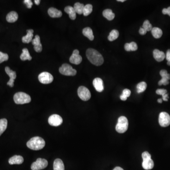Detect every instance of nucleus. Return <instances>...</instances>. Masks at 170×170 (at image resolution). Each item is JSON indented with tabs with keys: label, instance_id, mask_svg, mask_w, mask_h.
Instances as JSON below:
<instances>
[{
	"label": "nucleus",
	"instance_id": "nucleus-25",
	"mask_svg": "<svg viewBox=\"0 0 170 170\" xmlns=\"http://www.w3.org/2000/svg\"><path fill=\"white\" fill-rule=\"evenodd\" d=\"M20 58L22 61H26V60L31 61L32 60V57L30 56L29 50L27 48L23 49L22 53V55H20Z\"/></svg>",
	"mask_w": 170,
	"mask_h": 170
},
{
	"label": "nucleus",
	"instance_id": "nucleus-22",
	"mask_svg": "<svg viewBox=\"0 0 170 170\" xmlns=\"http://www.w3.org/2000/svg\"><path fill=\"white\" fill-rule=\"evenodd\" d=\"M154 166V163L153 160L150 158L149 159L143 160L142 163V167L145 170H151Z\"/></svg>",
	"mask_w": 170,
	"mask_h": 170
},
{
	"label": "nucleus",
	"instance_id": "nucleus-4",
	"mask_svg": "<svg viewBox=\"0 0 170 170\" xmlns=\"http://www.w3.org/2000/svg\"><path fill=\"white\" fill-rule=\"evenodd\" d=\"M128 128V121L125 116H121L118 119V123L116 126V130L120 133L126 132Z\"/></svg>",
	"mask_w": 170,
	"mask_h": 170
},
{
	"label": "nucleus",
	"instance_id": "nucleus-42",
	"mask_svg": "<svg viewBox=\"0 0 170 170\" xmlns=\"http://www.w3.org/2000/svg\"><path fill=\"white\" fill-rule=\"evenodd\" d=\"M147 31L143 27H141L139 30V33L141 35H145Z\"/></svg>",
	"mask_w": 170,
	"mask_h": 170
},
{
	"label": "nucleus",
	"instance_id": "nucleus-13",
	"mask_svg": "<svg viewBox=\"0 0 170 170\" xmlns=\"http://www.w3.org/2000/svg\"><path fill=\"white\" fill-rule=\"evenodd\" d=\"M93 86L95 90L98 92H102L104 90V87L103 81L99 77H96L94 79L93 82Z\"/></svg>",
	"mask_w": 170,
	"mask_h": 170
},
{
	"label": "nucleus",
	"instance_id": "nucleus-49",
	"mask_svg": "<svg viewBox=\"0 0 170 170\" xmlns=\"http://www.w3.org/2000/svg\"><path fill=\"white\" fill-rule=\"evenodd\" d=\"M157 101H158V102L159 103H162L163 102V99L161 98L158 99Z\"/></svg>",
	"mask_w": 170,
	"mask_h": 170
},
{
	"label": "nucleus",
	"instance_id": "nucleus-51",
	"mask_svg": "<svg viewBox=\"0 0 170 170\" xmlns=\"http://www.w3.org/2000/svg\"><path fill=\"white\" fill-rule=\"evenodd\" d=\"M167 65H168L170 66V61L167 62Z\"/></svg>",
	"mask_w": 170,
	"mask_h": 170
},
{
	"label": "nucleus",
	"instance_id": "nucleus-32",
	"mask_svg": "<svg viewBox=\"0 0 170 170\" xmlns=\"http://www.w3.org/2000/svg\"><path fill=\"white\" fill-rule=\"evenodd\" d=\"M142 27L144 28L147 32L151 31V30L153 29L152 25L150 24V22L148 20H146L144 22Z\"/></svg>",
	"mask_w": 170,
	"mask_h": 170
},
{
	"label": "nucleus",
	"instance_id": "nucleus-17",
	"mask_svg": "<svg viewBox=\"0 0 170 170\" xmlns=\"http://www.w3.org/2000/svg\"><path fill=\"white\" fill-rule=\"evenodd\" d=\"M153 56L156 61L160 62L165 59V55L163 52L160 51L158 49H155L154 50Z\"/></svg>",
	"mask_w": 170,
	"mask_h": 170
},
{
	"label": "nucleus",
	"instance_id": "nucleus-27",
	"mask_svg": "<svg viewBox=\"0 0 170 170\" xmlns=\"http://www.w3.org/2000/svg\"><path fill=\"white\" fill-rule=\"evenodd\" d=\"M7 125L8 121L6 119H0V136L6 130Z\"/></svg>",
	"mask_w": 170,
	"mask_h": 170
},
{
	"label": "nucleus",
	"instance_id": "nucleus-11",
	"mask_svg": "<svg viewBox=\"0 0 170 170\" xmlns=\"http://www.w3.org/2000/svg\"><path fill=\"white\" fill-rule=\"evenodd\" d=\"M82 58L80 55V52L78 50H74L70 58V62L73 64L79 65L81 63Z\"/></svg>",
	"mask_w": 170,
	"mask_h": 170
},
{
	"label": "nucleus",
	"instance_id": "nucleus-45",
	"mask_svg": "<svg viewBox=\"0 0 170 170\" xmlns=\"http://www.w3.org/2000/svg\"><path fill=\"white\" fill-rule=\"evenodd\" d=\"M162 97H163V99H163L164 101H168V99L169 98V97H168V94H165L164 95L162 96Z\"/></svg>",
	"mask_w": 170,
	"mask_h": 170
},
{
	"label": "nucleus",
	"instance_id": "nucleus-34",
	"mask_svg": "<svg viewBox=\"0 0 170 170\" xmlns=\"http://www.w3.org/2000/svg\"><path fill=\"white\" fill-rule=\"evenodd\" d=\"M9 56L8 54H4L3 52H0V63H2L4 62L8 61Z\"/></svg>",
	"mask_w": 170,
	"mask_h": 170
},
{
	"label": "nucleus",
	"instance_id": "nucleus-18",
	"mask_svg": "<svg viewBox=\"0 0 170 170\" xmlns=\"http://www.w3.org/2000/svg\"><path fill=\"white\" fill-rule=\"evenodd\" d=\"M27 34L22 38V41L23 43L28 44L32 42L33 37L34 30L33 29H28L27 30Z\"/></svg>",
	"mask_w": 170,
	"mask_h": 170
},
{
	"label": "nucleus",
	"instance_id": "nucleus-36",
	"mask_svg": "<svg viewBox=\"0 0 170 170\" xmlns=\"http://www.w3.org/2000/svg\"><path fill=\"white\" fill-rule=\"evenodd\" d=\"M142 157L143 158V160H145L149 159L151 158V156L150 154L147 151L144 152L142 153Z\"/></svg>",
	"mask_w": 170,
	"mask_h": 170
},
{
	"label": "nucleus",
	"instance_id": "nucleus-39",
	"mask_svg": "<svg viewBox=\"0 0 170 170\" xmlns=\"http://www.w3.org/2000/svg\"><path fill=\"white\" fill-rule=\"evenodd\" d=\"M131 94V91L130 90L128 89H124L123 92V95L124 96H125L126 98H128L130 96Z\"/></svg>",
	"mask_w": 170,
	"mask_h": 170
},
{
	"label": "nucleus",
	"instance_id": "nucleus-14",
	"mask_svg": "<svg viewBox=\"0 0 170 170\" xmlns=\"http://www.w3.org/2000/svg\"><path fill=\"white\" fill-rule=\"evenodd\" d=\"M32 44L34 45V48L35 51L40 52L42 51V45L40 42V38L38 35H36L35 37L32 41Z\"/></svg>",
	"mask_w": 170,
	"mask_h": 170
},
{
	"label": "nucleus",
	"instance_id": "nucleus-9",
	"mask_svg": "<svg viewBox=\"0 0 170 170\" xmlns=\"http://www.w3.org/2000/svg\"><path fill=\"white\" fill-rule=\"evenodd\" d=\"M159 123L163 127H166L170 124V116L166 112H162L159 116Z\"/></svg>",
	"mask_w": 170,
	"mask_h": 170
},
{
	"label": "nucleus",
	"instance_id": "nucleus-7",
	"mask_svg": "<svg viewBox=\"0 0 170 170\" xmlns=\"http://www.w3.org/2000/svg\"><path fill=\"white\" fill-rule=\"evenodd\" d=\"M48 162L45 159L39 158L36 162H34L31 166L32 170H41L44 169L47 166Z\"/></svg>",
	"mask_w": 170,
	"mask_h": 170
},
{
	"label": "nucleus",
	"instance_id": "nucleus-43",
	"mask_svg": "<svg viewBox=\"0 0 170 170\" xmlns=\"http://www.w3.org/2000/svg\"><path fill=\"white\" fill-rule=\"evenodd\" d=\"M165 58L166 59L167 62L170 61V49L167 50L166 54L165 55Z\"/></svg>",
	"mask_w": 170,
	"mask_h": 170
},
{
	"label": "nucleus",
	"instance_id": "nucleus-47",
	"mask_svg": "<svg viewBox=\"0 0 170 170\" xmlns=\"http://www.w3.org/2000/svg\"><path fill=\"white\" fill-rule=\"evenodd\" d=\"M34 2H35L36 5H39L40 3V0H35Z\"/></svg>",
	"mask_w": 170,
	"mask_h": 170
},
{
	"label": "nucleus",
	"instance_id": "nucleus-38",
	"mask_svg": "<svg viewBox=\"0 0 170 170\" xmlns=\"http://www.w3.org/2000/svg\"><path fill=\"white\" fill-rule=\"evenodd\" d=\"M167 91L166 89H158L156 91V93L157 95H164L165 94H167Z\"/></svg>",
	"mask_w": 170,
	"mask_h": 170
},
{
	"label": "nucleus",
	"instance_id": "nucleus-29",
	"mask_svg": "<svg viewBox=\"0 0 170 170\" xmlns=\"http://www.w3.org/2000/svg\"><path fill=\"white\" fill-rule=\"evenodd\" d=\"M119 31L117 30L113 29L110 32L109 35L108 37V39L110 41H113L119 37Z\"/></svg>",
	"mask_w": 170,
	"mask_h": 170
},
{
	"label": "nucleus",
	"instance_id": "nucleus-15",
	"mask_svg": "<svg viewBox=\"0 0 170 170\" xmlns=\"http://www.w3.org/2000/svg\"><path fill=\"white\" fill-rule=\"evenodd\" d=\"M23 162H24L23 157L22 156L18 155L13 156L9 160V163L11 165L22 164Z\"/></svg>",
	"mask_w": 170,
	"mask_h": 170
},
{
	"label": "nucleus",
	"instance_id": "nucleus-48",
	"mask_svg": "<svg viewBox=\"0 0 170 170\" xmlns=\"http://www.w3.org/2000/svg\"><path fill=\"white\" fill-rule=\"evenodd\" d=\"M113 170H124L122 168L120 167H116Z\"/></svg>",
	"mask_w": 170,
	"mask_h": 170
},
{
	"label": "nucleus",
	"instance_id": "nucleus-5",
	"mask_svg": "<svg viewBox=\"0 0 170 170\" xmlns=\"http://www.w3.org/2000/svg\"><path fill=\"white\" fill-rule=\"evenodd\" d=\"M59 72L61 74L65 76H73L76 75V70L73 69L72 66L68 64H63L59 68Z\"/></svg>",
	"mask_w": 170,
	"mask_h": 170
},
{
	"label": "nucleus",
	"instance_id": "nucleus-40",
	"mask_svg": "<svg viewBox=\"0 0 170 170\" xmlns=\"http://www.w3.org/2000/svg\"><path fill=\"white\" fill-rule=\"evenodd\" d=\"M24 3L27 5V8L29 9L31 8L33 4L31 0H25L24 1Z\"/></svg>",
	"mask_w": 170,
	"mask_h": 170
},
{
	"label": "nucleus",
	"instance_id": "nucleus-24",
	"mask_svg": "<svg viewBox=\"0 0 170 170\" xmlns=\"http://www.w3.org/2000/svg\"><path fill=\"white\" fill-rule=\"evenodd\" d=\"M103 15L105 18H106V19L109 21L113 20L115 17L114 13H113V11L111 9H106V10H104L103 12Z\"/></svg>",
	"mask_w": 170,
	"mask_h": 170
},
{
	"label": "nucleus",
	"instance_id": "nucleus-6",
	"mask_svg": "<svg viewBox=\"0 0 170 170\" xmlns=\"http://www.w3.org/2000/svg\"><path fill=\"white\" fill-rule=\"evenodd\" d=\"M77 94L79 98L83 101H88L91 98V93L90 91L84 86H80L77 89Z\"/></svg>",
	"mask_w": 170,
	"mask_h": 170
},
{
	"label": "nucleus",
	"instance_id": "nucleus-2",
	"mask_svg": "<svg viewBox=\"0 0 170 170\" xmlns=\"http://www.w3.org/2000/svg\"><path fill=\"white\" fill-rule=\"evenodd\" d=\"M44 139L39 137H35L30 139L27 143V146L31 150H39L45 146Z\"/></svg>",
	"mask_w": 170,
	"mask_h": 170
},
{
	"label": "nucleus",
	"instance_id": "nucleus-12",
	"mask_svg": "<svg viewBox=\"0 0 170 170\" xmlns=\"http://www.w3.org/2000/svg\"><path fill=\"white\" fill-rule=\"evenodd\" d=\"M5 70L6 73L7 74V75L10 77V80L7 82V84L8 86H10V87H11V88H12L14 86V80H15L16 77H17L16 73L14 71L11 70L9 67H5Z\"/></svg>",
	"mask_w": 170,
	"mask_h": 170
},
{
	"label": "nucleus",
	"instance_id": "nucleus-44",
	"mask_svg": "<svg viewBox=\"0 0 170 170\" xmlns=\"http://www.w3.org/2000/svg\"><path fill=\"white\" fill-rule=\"evenodd\" d=\"M124 49H125V50H126V51H131V49H130V44H129V43H126V44L124 45Z\"/></svg>",
	"mask_w": 170,
	"mask_h": 170
},
{
	"label": "nucleus",
	"instance_id": "nucleus-37",
	"mask_svg": "<svg viewBox=\"0 0 170 170\" xmlns=\"http://www.w3.org/2000/svg\"><path fill=\"white\" fill-rule=\"evenodd\" d=\"M169 84V80L164 79V78H162V79L158 82V85H160V86H161L162 85H167Z\"/></svg>",
	"mask_w": 170,
	"mask_h": 170
},
{
	"label": "nucleus",
	"instance_id": "nucleus-21",
	"mask_svg": "<svg viewBox=\"0 0 170 170\" xmlns=\"http://www.w3.org/2000/svg\"><path fill=\"white\" fill-rule=\"evenodd\" d=\"M82 33L84 36L88 37L90 40L92 41L94 40V36L93 35V32L92 30L89 27H85L83 29Z\"/></svg>",
	"mask_w": 170,
	"mask_h": 170
},
{
	"label": "nucleus",
	"instance_id": "nucleus-46",
	"mask_svg": "<svg viewBox=\"0 0 170 170\" xmlns=\"http://www.w3.org/2000/svg\"><path fill=\"white\" fill-rule=\"evenodd\" d=\"M120 98L121 99V100H123V101H126L127 98H126L125 96H124L123 95H121L120 96Z\"/></svg>",
	"mask_w": 170,
	"mask_h": 170
},
{
	"label": "nucleus",
	"instance_id": "nucleus-33",
	"mask_svg": "<svg viewBox=\"0 0 170 170\" xmlns=\"http://www.w3.org/2000/svg\"><path fill=\"white\" fill-rule=\"evenodd\" d=\"M160 74L161 76L162 77V78H164L168 80H170V74L168 73L167 70H162L160 72Z\"/></svg>",
	"mask_w": 170,
	"mask_h": 170
},
{
	"label": "nucleus",
	"instance_id": "nucleus-10",
	"mask_svg": "<svg viewBox=\"0 0 170 170\" xmlns=\"http://www.w3.org/2000/svg\"><path fill=\"white\" fill-rule=\"evenodd\" d=\"M62 119L60 116L57 114H53L50 116L48 119V123L51 126L57 127L62 124Z\"/></svg>",
	"mask_w": 170,
	"mask_h": 170
},
{
	"label": "nucleus",
	"instance_id": "nucleus-3",
	"mask_svg": "<svg viewBox=\"0 0 170 170\" xmlns=\"http://www.w3.org/2000/svg\"><path fill=\"white\" fill-rule=\"evenodd\" d=\"M14 101L18 105L27 104L31 101V97L28 94L24 92H18L16 93L13 97Z\"/></svg>",
	"mask_w": 170,
	"mask_h": 170
},
{
	"label": "nucleus",
	"instance_id": "nucleus-23",
	"mask_svg": "<svg viewBox=\"0 0 170 170\" xmlns=\"http://www.w3.org/2000/svg\"><path fill=\"white\" fill-rule=\"evenodd\" d=\"M54 170H64V165L63 162L60 159H56L54 163Z\"/></svg>",
	"mask_w": 170,
	"mask_h": 170
},
{
	"label": "nucleus",
	"instance_id": "nucleus-41",
	"mask_svg": "<svg viewBox=\"0 0 170 170\" xmlns=\"http://www.w3.org/2000/svg\"><path fill=\"white\" fill-rule=\"evenodd\" d=\"M163 14H167L170 16V7L168 8H164L162 10Z\"/></svg>",
	"mask_w": 170,
	"mask_h": 170
},
{
	"label": "nucleus",
	"instance_id": "nucleus-35",
	"mask_svg": "<svg viewBox=\"0 0 170 170\" xmlns=\"http://www.w3.org/2000/svg\"><path fill=\"white\" fill-rule=\"evenodd\" d=\"M131 51H135L138 49V45L135 42H132L129 43Z\"/></svg>",
	"mask_w": 170,
	"mask_h": 170
},
{
	"label": "nucleus",
	"instance_id": "nucleus-1",
	"mask_svg": "<svg viewBox=\"0 0 170 170\" xmlns=\"http://www.w3.org/2000/svg\"><path fill=\"white\" fill-rule=\"evenodd\" d=\"M86 55L91 63L95 66H100L104 63V60L102 55L96 50L89 48L87 50Z\"/></svg>",
	"mask_w": 170,
	"mask_h": 170
},
{
	"label": "nucleus",
	"instance_id": "nucleus-31",
	"mask_svg": "<svg viewBox=\"0 0 170 170\" xmlns=\"http://www.w3.org/2000/svg\"><path fill=\"white\" fill-rule=\"evenodd\" d=\"M92 11H93V6L91 4H88L84 6L83 14L85 16H87L92 12Z\"/></svg>",
	"mask_w": 170,
	"mask_h": 170
},
{
	"label": "nucleus",
	"instance_id": "nucleus-28",
	"mask_svg": "<svg viewBox=\"0 0 170 170\" xmlns=\"http://www.w3.org/2000/svg\"><path fill=\"white\" fill-rule=\"evenodd\" d=\"M85 5L83 4H80V3H76L74 4V10L76 13L79 14H82L83 13L84 8Z\"/></svg>",
	"mask_w": 170,
	"mask_h": 170
},
{
	"label": "nucleus",
	"instance_id": "nucleus-16",
	"mask_svg": "<svg viewBox=\"0 0 170 170\" xmlns=\"http://www.w3.org/2000/svg\"><path fill=\"white\" fill-rule=\"evenodd\" d=\"M48 13L52 18H60L62 16V13L61 11L55 8L51 7L48 10Z\"/></svg>",
	"mask_w": 170,
	"mask_h": 170
},
{
	"label": "nucleus",
	"instance_id": "nucleus-20",
	"mask_svg": "<svg viewBox=\"0 0 170 170\" xmlns=\"http://www.w3.org/2000/svg\"><path fill=\"white\" fill-rule=\"evenodd\" d=\"M18 14L15 11H11L6 16V20L8 22L13 23L16 22L18 19Z\"/></svg>",
	"mask_w": 170,
	"mask_h": 170
},
{
	"label": "nucleus",
	"instance_id": "nucleus-19",
	"mask_svg": "<svg viewBox=\"0 0 170 170\" xmlns=\"http://www.w3.org/2000/svg\"><path fill=\"white\" fill-rule=\"evenodd\" d=\"M65 12L69 15L70 18L72 20H75L76 18V12L74 10V8L72 6H68L64 9Z\"/></svg>",
	"mask_w": 170,
	"mask_h": 170
},
{
	"label": "nucleus",
	"instance_id": "nucleus-26",
	"mask_svg": "<svg viewBox=\"0 0 170 170\" xmlns=\"http://www.w3.org/2000/svg\"><path fill=\"white\" fill-rule=\"evenodd\" d=\"M151 33L154 37L156 39L160 38L163 35V31L158 27H153L152 29L151 30Z\"/></svg>",
	"mask_w": 170,
	"mask_h": 170
},
{
	"label": "nucleus",
	"instance_id": "nucleus-8",
	"mask_svg": "<svg viewBox=\"0 0 170 170\" xmlns=\"http://www.w3.org/2000/svg\"><path fill=\"white\" fill-rule=\"evenodd\" d=\"M38 80L41 83L44 84H50L53 81L54 77L47 72H43L38 76Z\"/></svg>",
	"mask_w": 170,
	"mask_h": 170
},
{
	"label": "nucleus",
	"instance_id": "nucleus-50",
	"mask_svg": "<svg viewBox=\"0 0 170 170\" xmlns=\"http://www.w3.org/2000/svg\"><path fill=\"white\" fill-rule=\"evenodd\" d=\"M121 1V2H124V1H125V0H118L117 1Z\"/></svg>",
	"mask_w": 170,
	"mask_h": 170
},
{
	"label": "nucleus",
	"instance_id": "nucleus-30",
	"mask_svg": "<svg viewBox=\"0 0 170 170\" xmlns=\"http://www.w3.org/2000/svg\"><path fill=\"white\" fill-rule=\"evenodd\" d=\"M147 87V84L145 82H140L137 85V92L138 93H142L145 91Z\"/></svg>",
	"mask_w": 170,
	"mask_h": 170
}]
</instances>
